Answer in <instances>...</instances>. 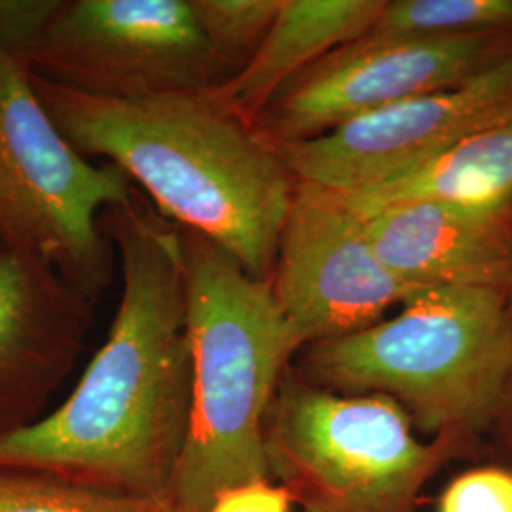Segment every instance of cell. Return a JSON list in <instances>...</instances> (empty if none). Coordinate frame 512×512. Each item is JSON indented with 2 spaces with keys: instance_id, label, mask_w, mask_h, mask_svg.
I'll return each mask as SVG.
<instances>
[{
  "instance_id": "obj_1",
  "label": "cell",
  "mask_w": 512,
  "mask_h": 512,
  "mask_svg": "<svg viewBox=\"0 0 512 512\" xmlns=\"http://www.w3.org/2000/svg\"><path fill=\"white\" fill-rule=\"evenodd\" d=\"M101 226L122 272L107 340L63 403L0 440V473L169 499L192 408L183 230L137 188Z\"/></svg>"
},
{
  "instance_id": "obj_2",
  "label": "cell",
  "mask_w": 512,
  "mask_h": 512,
  "mask_svg": "<svg viewBox=\"0 0 512 512\" xmlns=\"http://www.w3.org/2000/svg\"><path fill=\"white\" fill-rule=\"evenodd\" d=\"M31 80L80 154L120 167L162 217L272 279L296 181L255 129L207 93L112 99Z\"/></svg>"
},
{
  "instance_id": "obj_3",
  "label": "cell",
  "mask_w": 512,
  "mask_h": 512,
  "mask_svg": "<svg viewBox=\"0 0 512 512\" xmlns=\"http://www.w3.org/2000/svg\"><path fill=\"white\" fill-rule=\"evenodd\" d=\"M183 253L192 408L169 501L179 512H207L230 488L272 480L266 418L298 348L270 281L190 230Z\"/></svg>"
},
{
  "instance_id": "obj_4",
  "label": "cell",
  "mask_w": 512,
  "mask_h": 512,
  "mask_svg": "<svg viewBox=\"0 0 512 512\" xmlns=\"http://www.w3.org/2000/svg\"><path fill=\"white\" fill-rule=\"evenodd\" d=\"M294 370L340 395H384L429 440L488 446L512 365L509 293L421 287L372 327L300 349Z\"/></svg>"
},
{
  "instance_id": "obj_5",
  "label": "cell",
  "mask_w": 512,
  "mask_h": 512,
  "mask_svg": "<svg viewBox=\"0 0 512 512\" xmlns=\"http://www.w3.org/2000/svg\"><path fill=\"white\" fill-rule=\"evenodd\" d=\"M272 480L304 512H420L423 486L452 461L488 458L454 437L421 442L384 395H340L291 365L264 429Z\"/></svg>"
},
{
  "instance_id": "obj_6",
  "label": "cell",
  "mask_w": 512,
  "mask_h": 512,
  "mask_svg": "<svg viewBox=\"0 0 512 512\" xmlns=\"http://www.w3.org/2000/svg\"><path fill=\"white\" fill-rule=\"evenodd\" d=\"M135 186L114 164H93L55 126L31 73L0 44V247L44 258L97 300L114 275L105 211Z\"/></svg>"
},
{
  "instance_id": "obj_7",
  "label": "cell",
  "mask_w": 512,
  "mask_h": 512,
  "mask_svg": "<svg viewBox=\"0 0 512 512\" xmlns=\"http://www.w3.org/2000/svg\"><path fill=\"white\" fill-rule=\"evenodd\" d=\"M18 57L48 82L112 99L205 93L232 76L188 0H57Z\"/></svg>"
},
{
  "instance_id": "obj_8",
  "label": "cell",
  "mask_w": 512,
  "mask_h": 512,
  "mask_svg": "<svg viewBox=\"0 0 512 512\" xmlns=\"http://www.w3.org/2000/svg\"><path fill=\"white\" fill-rule=\"evenodd\" d=\"M270 283L298 351L384 321L421 289L378 256L365 220L338 192L302 183H296Z\"/></svg>"
},
{
  "instance_id": "obj_9",
  "label": "cell",
  "mask_w": 512,
  "mask_h": 512,
  "mask_svg": "<svg viewBox=\"0 0 512 512\" xmlns=\"http://www.w3.org/2000/svg\"><path fill=\"white\" fill-rule=\"evenodd\" d=\"M511 52L512 33L359 38L289 82L253 129L270 145L310 141L376 110L452 88Z\"/></svg>"
},
{
  "instance_id": "obj_10",
  "label": "cell",
  "mask_w": 512,
  "mask_h": 512,
  "mask_svg": "<svg viewBox=\"0 0 512 512\" xmlns=\"http://www.w3.org/2000/svg\"><path fill=\"white\" fill-rule=\"evenodd\" d=\"M512 120V52L473 78L351 120L310 141L272 145L296 183L357 194L389 183Z\"/></svg>"
},
{
  "instance_id": "obj_11",
  "label": "cell",
  "mask_w": 512,
  "mask_h": 512,
  "mask_svg": "<svg viewBox=\"0 0 512 512\" xmlns=\"http://www.w3.org/2000/svg\"><path fill=\"white\" fill-rule=\"evenodd\" d=\"M93 304L44 258L0 247V440L48 414L86 346Z\"/></svg>"
},
{
  "instance_id": "obj_12",
  "label": "cell",
  "mask_w": 512,
  "mask_h": 512,
  "mask_svg": "<svg viewBox=\"0 0 512 512\" xmlns=\"http://www.w3.org/2000/svg\"><path fill=\"white\" fill-rule=\"evenodd\" d=\"M363 220L378 256L408 283L509 293L512 194L393 203Z\"/></svg>"
},
{
  "instance_id": "obj_13",
  "label": "cell",
  "mask_w": 512,
  "mask_h": 512,
  "mask_svg": "<svg viewBox=\"0 0 512 512\" xmlns=\"http://www.w3.org/2000/svg\"><path fill=\"white\" fill-rule=\"evenodd\" d=\"M387 0H283L256 54L207 95L253 128L260 112L296 76L368 35Z\"/></svg>"
},
{
  "instance_id": "obj_14",
  "label": "cell",
  "mask_w": 512,
  "mask_h": 512,
  "mask_svg": "<svg viewBox=\"0 0 512 512\" xmlns=\"http://www.w3.org/2000/svg\"><path fill=\"white\" fill-rule=\"evenodd\" d=\"M512 194V120L476 133L458 147L365 192L340 194L366 217L393 203L488 200Z\"/></svg>"
},
{
  "instance_id": "obj_15",
  "label": "cell",
  "mask_w": 512,
  "mask_h": 512,
  "mask_svg": "<svg viewBox=\"0 0 512 512\" xmlns=\"http://www.w3.org/2000/svg\"><path fill=\"white\" fill-rule=\"evenodd\" d=\"M512 33V0H391L365 38L465 37Z\"/></svg>"
},
{
  "instance_id": "obj_16",
  "label": "cell",
  "mask_w": 512,
  "mask_h": 512,
  "mask_svg": "<svg viewBox=\"0 0 512 512\" xmlns=\"http://www.w3.org/2000/svg\"><path fill=\"white\" fill-rule=\"evenodd\" d=\"M0 512H179L169 499L110 494L44 476L0 473Z\"/></svg>"
},
{
  "instance_id": "obj_17",
  "label": "cell",
  "mask_w": 512,
  "mask_h": 512,
  "mask_svg": "<svg viewBox=\"0 0 512 512\" xmlns=\"http://www.w3.org/2000/svg\"><path fill=\"white\" fill-rule=\"evenodd\" d=\"M203 37L232 71L256 54L268 37L283 0H188Z\"/></svg>"
},
{
  "instance_id": "obj_18",
  "label": "cell",
  "mask_w": 512,
  "mask_h": 512,
  "mask_svg": "<svg viewBox=\"0 0 512 512\" xmlns=\"http://www.w3.org/2000/svg\"><path fill=\"white\" fill-rule=\"evenodd\" d=\"M437 512H512V469L492 463L456 476L439 497Z\"/></svg>"
},
{
  "instance_id": "obj_19",
  "label": "cell",
  "mask_w": 512,
  "mask_h": 512,
  "mask_svg": "<svg viewBox=\"0 0 512 512\" xmlns=\"http://www.w3.org/2000/svg\"><path fill=\"white\" fill-rule=\"evenodd\" d=\"M291 507L293 501L283 486L262 480L222 492L207 512H291Z\"/></svg>"
},
{
  "instance_id": "obj_20",
  "label": "cell",
  "mask_w": 512,
  "mask_h": 512,
  "mask_svg": "<svg viewBox=\"0 0 512 512\" xmlns=\"http://www.w3.org/2000/svg\"><path fill=\"white\" fill-rule=\"evenodd\" d=\"M488 458L512 469V365L488 433Z\"/></svg>"
},
{
  "instance_id": "obj_21",
  "label": "cell",
  "mask_w": 512,
  "mask_h": 512,
  "mask_svg": "<svg viewBox=\"0 0 512 512\" xmlns=\"http://www.w3.org/2000/svg\"><path fill=\"white\" fill-rule=\"evenodd\" d=\"M509 308H511V313H512V279H511V285H509Z\"/></svg>"
}]
</instances>
